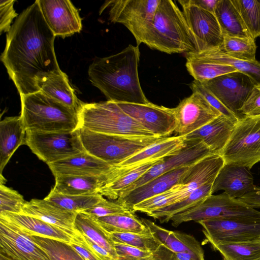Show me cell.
Wrapping results in <instances>:
<instances>
[{"instance_id": "cell-1", "label": "cell", "mask_w": 260, "mask_h": 260, "mask_svg": "<svg viewBox=\"0 0 260 260\" xmlns=\"http://www.w3.org/2000/svg\"><path fill=\"white\" fill-rule=\"evenodd\" d=\"M55 37L37 0L21 12L7 32L1 60L20 96L40 91L42 82L62 72L55 53Z\"/></svg>"}, {"instance_id": "cell-2", "label": "cell", "mask_w": 260, "mask_h": 260, "mask_svg": "<svg viewBox=\"0 0 260 260\" xmlns=\"http://www.w3.org/2000/svg\"><path fill=\"white\" fill-rule=\"evenodd\" d=\"M140 58L139 46L131 44L116 54L97 57L89 67V79L108 101L147 104L138 75Z\"/></svg>"}, {"instance_id": "cell-3", "label": "cell", "mask_w": 260, "mask_h": 260, "mask_svg": "<svg viewBox=\"0 0 260 260\" xmlns=\"http://www.w3.org/2000/svg\"><path fill=\"white\" fill-rule=\"evenodd\" d=\"M144 44L168 53L197 52L194 38L182 11L171 0H160Z\"/></svg>"}, {"instance_id": "cell-4", "label": "cell", "mask_w": 260, "mask_h": 260, "mask_svg": "<svg viewBox=\"0 0 260 260\" xmlns=\"http://www.w3.org/2000/svg\"><path fill=\"white\" fill-rule=\"evenodd\" d=\"M20 96L26 130L71 132L79 128L77 111L41 91Z\"/></svg>"}, {"instance_id": "cell-5", "label": "cell", "mask_w": 260, "mask_h": 260, "mask_svg": "<svg viewBox=\"0 0 260 260\" xmlns=\"http://www.w3.org/2000/svg\"><path fill=\"white\" fill-rule=\"evenodd\" d=\"M78 114L79 127L94 132L129 137H157L127 114L115 102L82 103Z\"/></svg>"}, {"instance_id": "cell-6", "label": "cell", "mask_w": 260, "mask_h": 260, "mask_svg": "<svg viewBox=\"0 0 260 260\" xmlns=\"http://www.w3.org/2000/svg\"><path fill=\"white\" fill-rule=\"evenodd\" d=\"M78 132L85 151L112 167L165 138L110 135L83 127Z\"/></svg>"}, {"instance_id": "cell-7", "label": "cell", "mask_w": 260, "mask_h": 260, "mask_svg": "<svg viewBox=\"0 0 260 260\" xmlns=\"http://www.w3.org/2000/svg\"><path fill=\"white\" fill-rule=\"evenodd\" d=\"M260 221V211L225 192L211 195L198 205L170 218L177 227L183 222L210 218Z\"/></svg>"}, {"instance_id": "cell-8", "label": "cell", "mask_w": 260, "mask_h": 260, "mask_svg": "<svg viewBox=\"0 0 260 260\" xmlns=\"http://www.w3.org/2000/svg\"><path fill=\"white\" fill-rule=\"evenodd\" d=\"M220 155L225 164L249 169L260 161V115L238 120Z\"/></svg>"}, {"instance_id": "cell-9", "label": "cell", "mask_w": 260, "mask_h": 260, "mask_svg": "<svg viewBox=\"0 0 260 260\" xmlns=\"http://www.w3.org/2000/svg\"><path fill=\"white\" fill-rule=\"evenodd\" d=\"M160 1H106L99 12L101 14L108 9L110 20L124 25L134 37L137 46H139L145 42Z\"/></svg>"}, {"instance_id": "cell-10", "label": "cell", "mask_w": 260, "mask_h": 260, "mask_svg": "<svg viewBox=\"0 0 260 260\" xmlns=\"http://www.w3.org/2000/svg\"><path fill=\"white\" fill-rule=\"evenodd\" d=\"M78 129L71 132L26 130L25 145L48 165L85 151Z\"/></svg>"}, {"instance_id": "cell-11", "label": "cell", "mask_w": 260, "mask_h": 260, "mask_svg": "<svg viewBox=\"0 0 260 260\" xmlns=\"http://www.w3.org/2000/svg\"><path fill=\"white\" fill-rule=\"evenodd\" d=\"M178 2L194 38L197 52L221 48L223 35L215 15L192 4L189 0Z\"/></svg>"}, {"instance_id": "cell-12", "label": "cell", "mask_w": 260, "mask_h": 260, "mask_svg": "<svg viewBox=\"0 0 260 260\" xmlns=\"http://www.w3.org/2000/svg\"><path fill=\"white\" fill-rule=\"evenodd\" d=\"M203 227L206 241L211 246L218 244L258 240L260 221L210 218L198 221Z\"/></svg>"}, {"instance_id": "cell-13", "label": "cell", "mask_w": 260, "mask_h": 260, "mask_svg": "<svg viewBox=\"0 0 260 260\" xmlns=\"http://www.w3.org/2000/svg\"><path fill=\"white\" fill-rule=\"evenodd\" d=\"M201 83L239 119L244 117L240 109L254 86L246 75L237 71Z\"/></svg>"}, {"instance_id": "cell-14", "label": "cell", "mask_w": 260, "mask_h": 260, "mask_svg": "<svg viewBox=\"0 0 260 260\" xmlns=\"http://www.w3.org/2000/svg\"><path fill=\"white\" fill-rule=\"evenodd\" d=\"M0 260H51L26 233L0 217Z\"/></svg>"}, {"instance_id": "cell-15", "label": "cell", "mask_w": 260, "mask_h": 260, "mask_svg": "<svg viewBox=\"0 0 260 260\" xmlns=\"http://www.w3.org/2000/svg\"><path fill=\"white\" fill-rule=\"evenodd\" d=\"M173 111L177 123L174 133L184 137L221 115L196 92L180 101Z\"/></svg>"}, {"instance_id": "cell-16", "label": "cell", "mask_w": 260, "mask_h": 260, "mask_svg": "<svg viewBox=\"0 0 260 260\" xmlns=\"http://www.w3.org/2000/svg\"><path fill=\"white\" fill-rule=\"evenodd\" d=\"M117 103L127 114L155 136L168 137L174 133L177 123L173 108L150 102L144 104Z\"/></svg>"}, {"instance_id": "cell-17", "label": "cell", "mask_w": 260, "mask_h": 260, "mask_svg": "<svg viewBox=\"0 0 260 260\" xmlns=\"http://www.w3.org/2000/svg\"><path fill=\"white\" fill-rule=\"evenodd\" d=\"M211 154L213 153L201 140L185 139V146L178 152L163 158L153 166L122 194L163 174L180 168L190 166Z\"/></svg>"}, {"instance_id": "cell-18", "label": "cell", "mask_w": 260, "mask_h": 260, "mask_svg": "<svg viewBox=\"0 0 260 260\" xmlns=\"http://www.w3.org/2000/svg\"><path fill=\"white\" fill-rule=\"evenodd\" d=\"M43 16L54 36L63 38L79 32L82 19L68 0H37Z\"/></svg>"}, {"instance_id": "cell-19", "label": "cell", "mask_w": 260, "mask_h": 260, "mask_svg": "<svg viewBox=\"0 0 260 260\" xmlns=\"http://www.w3.org/2000/svg\"><path fill=\"white\" fill-rule=\"evenodd\" d=\"M185 145L184 136L176 135L165 137L122 162L113 166L107 174L106 182L144 163L174 155L178 152Z\"/></svg>"}, {"instance_id": "cell-20", "label": "cell", "mask_w": 260, "mask_h": 260, "mask_svg": "<svg viewBox=\"0 0 260 260\" xmlns=\"http://www.w3.org/2000/svg\"><path fill=\"white\" fill-rule=\"evenodd\" d=\"M190 166L180 168L163 174L121 195L116 201L132 211L133 207L136 204L163 193L179 184Z\"/></svg>"}, {"instance_id": "cell-21", "label": "cell", "mask_w": 260, "mask_h": 260, "mask_svg": "<svg viewBox=\"0 0 260 260\" xmlns=\"http://www.w3.org/2000/svg\"><path fill=\"white\" fill-rule=\"evenodd\" d=\"M77 213L64 209L44 199L26 201L21 213L39 219L73 236L76 232L75 221Z\"/></svg>"}, {"instance_id": "cell-22", "label": "cell", "mask_w": 260, "mask_h": 260, "mask_svg": "<svg viewBox=\"0 0 260 260\" xmlns=\"http://www.w3.org/2000/svg\"><path fill=\"white\" fill-rule=\"evenodd\" d=\"M48 166L54 177L58 175L99 176L107 174L113 167L85 151Z\"/></svg>"}, {"instance_id": "cell-23", "label": "cell", "mask_w": 260, "mask_h": 260, "mask_svg": "<svg viewBox=\"0 0 260 260\" xmlns=\"http://www.w3.org/2000/svg\"><path fill=\"white\" fill-rule=\"evenodd\" d=\"M255 186L248 168L224 164L213 182L212 193L223 190L230 197L239 199L252 191Z\"/></svg>"}, {"instance_id": "cell-24", "label": "cell", "mask_w": 260, "mask_h": 260, "mask_svg": "<svg viewBox=\"0 0 260 260\" xmlns=\"http://www.w3.org/2000/svg\"><path fill=\"white\" fill-rule=\"evenodd\" d=\"M222 114L185 136L186 140L198 139L203 141L213 154L220 155L228 142L235 124Z\"/></svg>"}, {"instance_id": "cell-25", "label": "cell", "mask_w": 260, "mask_h": 260, "mask_svg": "<svg viewBox=\"0 0 260 260\" xmlns=\"http://www.w3.org/2000/svg\"><path fill=\"white\" fill-rule=\"evenodd\" d=\"M224 164L220 155L211 154L191 166L179 184L188 196L205 184L214 181Z\"/></svg>"}, {"instance_id": "cell-26", "label": "cell", "mask_w": 260, "mask_h": 260, "mask_svg": "<svg viewBox=\"0 0 260 260\" xmlns=\"http://www.w3.org/2000/svg\"><path fill=\"white\" fill-rule=\"evenodd\" d=\"M26 128L21 116L6 117L0 122V175L18 148L25 144Z\"/></svg>"}, {"instance_id": "cell-27", "label": "cell", "mask_w": 260, "mask_h": 260, "mask_svg": "<svg viewBox=\"0 0 260 260\" xmlns=\"http://www.w3.org/2000/svg\"><path fill=\"white\" fill-rule=\"evenodd\" d=\"M0 217L31 236L50 238L70 243L73 235L56 226L39 219L22 214L12 213H0Z\"/></svg>"}, {"instance_id": "cell-28", "label": "cell", "mask_w": 260, "mask_h": 260, "mask_svg": "<svg viewBox=\"0 0 260 260\" xmlns=\"http://www.w3.org/2000/svg\"><path fill=\"white\" fill-rule=\"evenodd\" d=\"M141 219L161 244L175 253L192 252L204 255L201 244L193 236L182 232L166 230L146 218H141Z\"/></svg>"}, {"instance_id": "cell-29", "label": "cell", "mask_w": 260, "mask_h": 260, "mask_svg": "<svg viewBox=\"0 0 260 260\" xmlns=\"http://www.w3.org/2000/svg\"><path fill=\"white\" fill-rule=\"evenodd\" d=\"M107 174L99 176H56L55 177V185L51 189L56 192L67 195L99 193L107 181Z\"/></svg>"}, {"instance_id": "cell-30", "label": "cell", "mask_w": 260, "mask_h": 260, "mask_svg": "<svg viewBox=\"0 0 260 260\" xmlns=\"http://www.w3.org/2000/svg\"><path fill=\"white\" fill-rule=\"evenodd\" d=\"M39 88L44 94L71 109L77 112L80 109L82 102L76 96L65 73L62 72L46 79L39 85Z\"/></svg>"}, {"instance_id": "cell-31", "label": "cell", "mask_w": 260, "mask_h": 260, "mask_svg": "<svg viewBox=\"0 0 260 260\" xmlns=\"http://www.w3.org/2000/svg\"><path fill=\"white\" fill-rule=\"evenodd\" d=\"M75 227L82 234L107 250L116 260L114 242L97 218L84 212H79L76 216Z\"/></svg>"}, {"instance_id": "cell-32", "label": "cell", "mask_w": 260, "mask_h": 260, "mask_svg": "<svg viewBox=\"0 0 260 260\" xmlns=\"http://www.w3.org/2000/svg\"><path fill=\"white\" fill-rule=\"evenodd\" d=\"M213 182L205 184L180 202L158 209L147 215L154 219L159 220L161 223H167L172 216L192 208L212 195Z\"/></svg>"}, {"instance_id": "cell-33", "label": "cell", "mask_w": 260, "mask_h": 260, "mask_svg": "<svg viewBox=\"0 0 260 260\" xmlns=\"http://www.w3.org/2000/svg\"><path fill=\"white\" fill-rule=\"evenodd\" d=\"M194 52L199 57L204 60L230 66L249 77L254 85H260L259 61L256 60L246 61L233 58L226 55L220 48Z\"/></svg>"}, {"instance_id": "cell-34", "label": "cell", "mask_w": 260, "mask_h": 260, "mask_svg": "<svg viewBox=\"0 0 260 260\" xmlns=\"http://www.w3.org/2000/svg\"><path fill=\"white\" fill-rule=\"evenodd\" d=\"M214 14L223 35L251 38L238 11L231 0H218Z\"/></svg>"}, {"instance_id": "cell-35", "label": "cell", "mask_w": 260, "mask_h": 260, "mask_svg": "<svg viewBox=\"0 0 260 260\" xmlns=\"http://www.w3.org/2000/svg\"><path fill=\"white\" fill-rule=\"evenodd\" d=\"M162 159L144 163L107 182L100 188L99 193L109 199L117 200L132 185Z\"/></svg>"}, {"instance_id": "cell-36", "label": "cell", "mask_w": 260, "mask_h": 260, "mask_svg": "<svg viewBox=\"0 0 260 260\" xmlns=\"http://www.w3.org/2000/svg\"><path fill=\"white\" fill-rule=\"evenodd\" d=\"M185 57L187 71L194 80L201 82H205L218 76L238 71L229 65L204 60L193 52L185 53Z\"/></svg>"}, {"instance_id": "cell-37", "label": "cell", "mask_w": 260, "mask_h": 260, "mask_svg": "<svg viewBox=\"0 0 260 260\" xmlns=\"http://www.w3.org/2000/svg\"><path fill=\"white\" fill-rule=\"evenodd\" d=\"M103 228L109 233H132L152 235L148 228L134 212L118 214L97 218Z\"/></svg>"}, {"instance_id": "cell-38", "label": "cell", "mask_w": 260, "mask_h": 260, "mask_svg": "<svg viewBox=\"0 0 260 260\" xmlns=\"http://www.w3.org/2000/svg\"><path fill=\"white\" fill-rule=\"evenodd\" d=\"M104 198L99 193L83 195H67L51 189L44 199L68 211L79 213L90 209Z\"/></svg>"}, {"instance_id": "cell-39", "label": "cell", "mask_w": 260, "mask_h": 260, "mask_svg": "<svg viewBox=\"0 0 260 260\" xmlns=\"http://www.w3.org/2000/svg\"><path fill=\"white\" fill-rule=\"evenodd\" d=\"M222 255L223 260H258L260 259V241L231 242L212 246Z\"/></svg>"}, {"instance_id": "cell-40", "label": "cell", "mask_w": 260, "mask_h": 260, "mask_svg": "<svg viewBox=\"0 0 260 260\" xmlns=\"http://www.w3.org/2000/svg\"><path fill=\"white\" fill-rule=\"evenodd\" d=\"M186 196L182 186L177 184L169 190L147 199L135 205L132 212H140L146 214L158 209L181 201Z\"/></svg>"}, {"instance_id": "cell-41", "label": "cell", "mask_w": 260, "mask_h": 260, "mask_svg": "<svg viewBox=\"0 0 260 260\" xmlns=\"http://www.w3.org/2000/svg\"><path fill=\"white\" fill-rule=\"evenodd\" d=\"M221 50L228 56L246 60H256V45L251 38L230 36L223 35Z\"/></svg>"}, {"instance_id": "cell-42", "label": "cell", "mask_w": 260, "mask_h": 260, "mask_svg": "<svg viewBox=\"0 0 260 260\" xmlns=\"http://www.w3.org/2000/svg\"><path fill=\"white\" fill-rule=\"evenodd\" d=\"M251 38L260 37V1L231 0Z\"/></svg>"}, {"instance_id": "cell-43", "label": "cell", "mask_w": 260, "mask_h": 260, "mask_svg": "<svg viewBox=\"0 0 260 260\" xmlns=\"http://www.w3.org/2000/svg\"><path fill=\"white\" fill-rule=\"evenodd\" d=\"M29 236L46 252L51 260H85L68 243L50 238Z\"/></svg>"}, {"instance_id": "cell-44", "label": "cell", "mask_w": 260, "mask_h": 260, "mask_svg": "<svg viewBox=\"0 0 260 260\" xmlns=\"http://www.w3.org/2000/svg\"><path fill=\"white\" fill-rule=\"evenodd\" d=\"M114 243L133 246L153 252L161 245L153 235H147L132 233H109Z\"/></svg>"}, {"instance_id": "cell-45", "label": "cell", "mask_w": 260, "mask_h": 260, "mask_svg": "<svg viewBox=\"0 0 260 260\" xmlns=\"http://www.w3.org/2000/svg\"><path fill=\"white\" fill-rule=\"evenodd\" d=\"M25 202L17 191L0 184V213L21 214Z\"/></svg>"}, {"instance_id": "cell-46", "label": "cell", "mask_w": 260, "mask_h": 260, "mask_svg": "<svg viewBox=\"0 0 260 260\" xmlns=\"http://www.w3.org/2000/svg\"><path fill=\"white\" fill-rule=\"evenodd\" d=\"M190 88L192 92H196L202 95L209 104L218 111L221 114L229 118L235 123L239 119L201 82L194 80L190 84Z\"/></svg>"}, {"instance_id": "cell-47", "label": "cell", "mask_w": 260, "mask_h": 260, "mask_svg": "<svg viewBox=\"0 0 260 260\" xmlns=\"http://www.w3.org/2000/svg\"><path fill=\"white\" fill-rule=\"evenodd\" d=\"M83 212L96 218H99L115 214H124L131 211L116 201L112 202L104 198L90 209Z\"/></svg>"}, {"instance_id": "cell-48", "label": "cell", "mask_w": 260, "mask_h": 260, "mask_svg": "<svg viewBox=\"0 0 260 260\" xmlns=\"http://www.w3.org/2000/svg\"><path fill=\"white\" fill-rule=\"evenodd\" d=\"M116 260H151L153 253L129 245L114 243Z\"/></svg>"}, {"instance_id": "cell-49", "label": "cell", "mask_w": 260, "mask_h": 260, "mask_svg": "<svg viewBox=\"0 0 260 260\" xmlns=\"http://www.w3.org/2000/svg\"><path fill=\"white\" fill-rule=\"evenodd\" d=\"M243 116L260 115V85H254L240 109Z\"/></svg>"}, {"instance_id": "cell-50", "label": "cell", "mask_w": 260, "mask_h": 260, "mask_svg": "<svg viewBox=\"0 0 260 260\" xmlns=\"http://www.w3.org/2000/svg\"><path fill=\"white\" fill-rule=\"evenodd\" d=\"M14 0H1L0 2V32H8L11 23L18 14L14 9Z\"/></svg>"}, {"instance_id": "cell-51", "label": "cell", "mask_w": 260, "mask_h": 260, "mask_svg": "<svg viewBox=\"0 0 260 260\" xmlns=\"http://www.w3.org/2000/svg\"><path fill=\"white\" fill-rule=\"evenodd\" d=\"M69 245L85 260H101L84 243L81 233L76 230Z\"/></svg>"}, {"instance_id": "cell-52", "label": "cell", "mask_w": 260, "mask_h": 260, "mask_svg": "<svg viewBox=\"0 0 260 260\" xmlns=\"http://www.w3.org/2000/svg\"><path fill=\"white\" fill-rule=\"evenodd\" d=\"M81 235L84 243L99 259L101 260H114L113 256L107 250L81 233Z\"/></svg>"}, {"instance_id": "cell-53", "label": "cell", "mask_w": 260, "mask_h": 260, "mask_svg": "<svg viewBox=\"0 0 260 260\" xmlns=\"http://www.w3.org/2000/svg\"><path fill=\"white\" fill-rule=\"evenodd\" d=\"M238 199L253 208H260V187L255 186L252 191Z\"/></svg>"}, {"instance_id": "cell-54", "label": "cell", "mask_w": 260, "mask_h": 260, "mask_svg": "<svg viewBox=\"0 0 260 260\" xmlns=\"http://www.w3.org/2000/svg\"><path fill=\"white\" fill-rule=\"evenodd\" d=\"M152 253L151 260H177L175 253L162 244Z\"/></svg>"}, {"instance_id": "cell-55", "label": "cell", "mask_w": 260, "mask_h": 260, "mask_svg": "<svg viewBox=\"0 0 260 260\" xmlns=\"http://www.w3.org/2000/svg\"><path fill=\"white\" fill-rule=\"evenodd\" d=\"M189 1L192 4L214 14L215 7L218 0H189Z\"/></svg>"}, {"instance_id": "cell-56", "label": "cell", "mask_w": 260, "mask_h": 260, "mask_svg": "<svg viewBox=\"0 0 260 260\" xmlns=\"http://www.w3.org/2000/svg\"><path fill=\"white\" fill-rule=\"evenodd\" d=\"M177 260H205L204 255L192 252L175 253Z\"/></svg>"}, {"instance_id": "cell-57", "label": "cell", "mask_w": 260, "mask_h": 260, "mask_svg": "<svg viewBox=\"0 0 260 260\" xmlns=\"http://www.w3.org/2000/svg\"><path fill=\"white\" fill-rule=\"evenodd\" d=\"M258 240L260 241V238L259 239V240Z\"/></svg>"}, {"instance_id": "cell-58", "label": "cell", "mask_w": 260, "mask_h": 260, "mask_svg": "<svg viewBox=\"0 0 260 260\" xmlns=\"http://www.w3.org/2000/svg\"><path fill=\"white\" fill-rule=\"evenodd\" d=\"M258 260H260V259H258Z\"/></svg>"}, {"instance_id": "cell-59", "label": "cell", "mask_w": 260, "mask_h": 260, "mask_svg": "<svg viewBox=\"0 0 260 260\" xmlns=\"http://www.w3.org/2000/svg\"><path fill=\"white\" fill-rule=\"evenodd\" d=\"M260 1V0H259Z\"/></svg>"}]
</instances>
